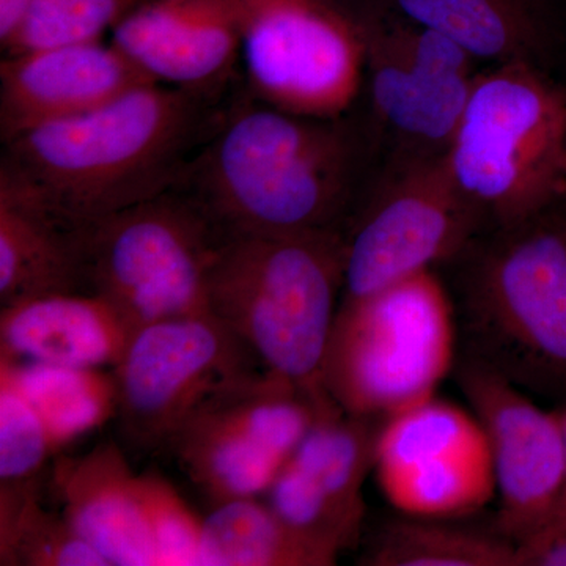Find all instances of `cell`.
Masks as SVG:
<instances>
[{
  "label": "cell",
  "instance_id": "obj_1",
  "mask_svg": "<svg viewBox=\"0 0 566 566\" xmlns=\"http://www.w3.org/2000/svg\"><path fill=\"white\" fill-rule=\"evenodd\" d=\"M214 93L139 85L7 142L2 164L80 222L178 188L221 117Z\"/></svg>",
  "mask_w": 566,
  "mask_h": 566
},
{
  "label": "cell",
  "instance_id": "obj_2",
  "mask_svg": "<svg viewBox=\"0 0 566 566\" xmlns=\"http://www.w3.org/2000/svg\"><path fill=\"white\" fill-rule=\"evenodd\" d=\"M357 161L344 117L290 114L249 95L222 109L178 188L222 237L340 230Z\"/></svg>",
  "mask_w": 566,
  "mask_h": 566
},
{
  "label": "cell",
  "instance_id": "obj_3",
  "mask_svg": "<svg viewBox=\"0 0 566 566\" xmlns=\"http://www.w3.org/2000/svg\"><path fill=\"white\" fill-rule=\"evenodd\" d=\"M342 230L222 237L208 308L264 370L323 397V364L345 289Z\"/></svg>",
  "mask_w": 566,
  "mask_h": 566
},
{
  "label": "cell",
  "instance_id": "obj_4",
  "mask_svg": "<svg viewBox=\"0 0 566 566\" xmlns=\"http://www.w3.org/2000/svg\"><path fill=\"white\" fill-rule=\"evenodd\" d=\"M453 301L465 356L528 392L566 394V223L546 211L499 229L471 253Z\"/></svg>",
  "mask_w": 566,
  "mask_h": 566
},
{
  "label": "cell",
  "instance_id": "obj_5",
  "mask_svg": "<svg viewBox=\"0 0 566 566\" xmlns=\"http://www.w3.org/2000/svg\"><path fill=\"white\" fill-rule=\"evenodd\" d=\"M444 158L499 229L549 211L566 193V91L535 63L476 74Z\"/></svg>",
  "mask_w": 566,
  "mask_h": 566
},
{
  "label": "cell",
  "instance_id": "obj_6",
  "mask_svg": "<svg viewBox=\"0 0 566 566\" xmlns=\"http://www.w3.org/2000/svg\"><path fill=\"white\" fill-rule=\"evenodd\" d=\"M455 301L434 270L342 297L323 387L354 416L387 417L434 397L455 370Z\"/></svg>",
  "mask_w": 566,
  "mask_h": 566
},
{
  "label": "cell",
  "instance_id": "obj_7",
  "mask_svg": "<svg viewBox=\"0 0 566 566\" xmlns=\"http://www.w3.org/2000/svg\"><path fill=\"white\" fill-rule=\"evenodd\" d=\"M222 233L185 189L84 222L88 293L136 327L210 314L208 277Z\"/></svg>",
  "mask_w": 566,
  "mask_h": 566
},
{
  "label": "cell",
  "instance_id": "obj_8",
  "mask_svg": "<svg viewBox=\"0 0 566 566\" xmlns=\"http://www.w3.org/2000/svg\"><path fill=\"white\" fill-rule=\"evenodd\" d=\"M249 95L312 118H342L359 96L367 44L354 0H237Z\"/></svg>",
  "mask_w": 566,
  "mask_h": 566
},
{
  "label": "cell",
  "instance_id": "obj_9",
  "mask_svg": "<svg viewBox=\"0 0 566 566\" xmlns=\"http://www.w3.org/2000/svg\"><path fill=\"white\" fill-rule=\"evenodd\" d=\"M331 400L262 370L205 401L167 449L211 506L260 497Z\"/></svg>",
  "mask_w": 566,
  "mask_h": 566
},
{
  "label": "cell",
  "instance_id": "obj_10",
  "mask_svg": "<svg viewBox=\"0 0 566 566\" xmlns=\"http://www.w3.org/2000/svg\"><path fill=\"white\" fill-rule=\"evenodd\" d=\"M262 370L252 349L211 314L137 327L112 368L123 434L142 450L164 449L205 401Z\"/></svg>",
  "mask_w": 566,
  "mask_h": 566
},
{
  "label": "cell",
  "instance_id": "obj_11",
  "mask_svg": "<svg viewBox=\"0 0 566 566\" xmlns=\"http://www.w3.org/2000/svg\"><path fill=\"white\" fill-rule=\"evenodd\" d=\"M374 474L387 502L405 516L474 515L495 497L482 423L474 412L436 395L385 419Z\"/></svg>",
  "mask_w": 566,
  "mask_h": 566
},
{
  "label": "cell",
  "instance_id": "obj_12",
  "mask_svg": "<svg viewBox=\"0 0 566 566\" xmlns=\"http://www.w3.org/2000/svg\"><path fill=\"white\" fill-rule=\"evenodd\" d=\"M485 221L444 153L398 178L346 237L345 289L357 297L463 255Z\"/></svg>",
  "mask_w": 566,
  "mask_h": 566
},
{
  "label": "cell",
  "instance_id": "obj_13",
  "mask_svg": "<svg viewBox=\"0 0 566 566\" xmlns=\"http://www.w3.org/2000/svg\"><path fill=\"white\" fill-rule=\"evenodd\" d=\"M455 371L493 457L499 534L524 545L549 526L564 491L558 412L539 408L523 389L474 357L463 354Z\"/></svg>",
  "mask_w": 566,
  "mask_h": 566
},
{
  "label": "cell",
  "instance_id": "obj_14",
  "mask_svg": "<svg viewBox=\"0 0 566 566\" xmlns=\"http://www.w3.org/2000/svg\"><path fill=\"white\" fill-rule=\"evenodd\" d=\"M356 6L367 44L365 80L376 114L397 132L446 150L479 74L475 59L387 2Z\"/></svg>",
  "mask_w": 566,
  "mask_h": 566
},
{
  "label": "cell",
  "instance_id": "obj_15",
  "mask_svg": "<svg viewBox=\"0 0 566 566\" xmlns=\"http://www.w3.org/2000/svg\"><path fill=\"white\" fill-rule=\"evenodd\" d=\"M382 422L348 415L327 401L264 494L268 504L290 526L338 556L359 545L367 512L364 485L374 472Z\"/></svg>",
  "mask_w": 566,
  "mask_h": 566
},
{
  "label": "cell",
  "instance_id": "obj_16",
  "mask_svg": "<svg viewBox=\"0 0 566 566\" xmlns=\"http://www.w3.org/2000/svg\"><path fill=\"white\" fill-rule=\"evenodd\" d=\"M150 82L112 41L6 54L0 63L2 142L98 109Z\"/></svg>",
  "mask_w": 566,
  "mask_h": 566
},
{
  "label": "cell",
  "instance_id": "obj_17",
  "mask_svg": "<svg viewBox=\"0 0 566 566\" xmlns=\"http://www.w3.org/2000/svg\"><path fill=\"white\" fill-rule=\"evenodd\" d=\"M112 43L153 82L214 93L241 52L237 0H153L114 29Z\"/></svg>",
  "mask_w": 566,
  "mask_h": 566
},
{
  "label": "cell",
  "instance_id": "obj_18",
  "mask_svg": "<svg viewBox=\"0 0 566 566\" xmlns=\"http://www.w3.org/2000/svg\"><path fill=\"white\" fill-rule=\"evenodd\" d=\"M88 293L84 222L0 164V305Z\"/></svg>",
  "mask_w": 566,
  "mask_h": 566
},
{
  "label": "cell",
  "instance_id": "obj_19",
  "mask_svg": "<svg viewBox=\"0 0 566 566\" xmlns=\"http://www.w3.org/2000/svg\"><path fill=\"white\" fill-rule=\"evenodd\" d=\"M52 486L62 515L109 566H159L140 501L139 475L115 442L61 458Z\"/></svg>",
  "mask_w": 566,
  "mask_h": 566
},
{
  "label": "cell",
  "instance_id": "obj_20",
  "mask_svg": "<svg viewBox=\"0 0 566 566\" xmlns=\"http://www.w3.org/2000/svg\"><path fill=\"white\" fill-rule=\"evenodd\" d=\"M136 329L96 293L33 297L0 311V356L112 370L120 364Z\"/></svg>",
  "mask_w": 566,
  "mask_h": 566
},
{
  "label": "cell",
  "instance_id": "obj_21",
  "mask_svg": "<svg viewBox=\"0 0 566 566\" xmlns=\"http://www.w3.org/2000/svg\"><path fill=\"white\" fill-rule=\"evenodd\" d=\"M408 20L464 48L475 61L528 62L553 40V0H387Z\"/></svg>",
  "mask_w": 566,
  "mask_h": 566
},
{
  "label": "cell",
  "instance_id": "obj_22",
  "mask_svg": "<svg viewBox=\"0 0 566 566\" xmlns=\"http://www.w3.org/2000/svg\"><path fill=\"white\" fill-rule=\"evenodd\" d=\"M337 558L259 497L212 505L203 517V566H333Z\"/></svg>",
  "mask_w": 566,
  "mask_h": 566
},
{
  "label": "cell",
  "instance_id": "obj_23",
  "mask_svg": "<svg viewBox=\"0 0 566 566\" xmlns=\"http://www.w3.org/2000/svg\"><path fill=\"white\" fill-rule=\"evenodd\" d=\"M0 371L35 409L57 452L117 416V382L112 370L0 356Z\"/></svg>",
  "mask_w": 566,
  "mask_h": 566
},
{
  "label": "cell",
  "instance_id": "obj_24",
  "mask_svg": "<svg viewBox=\"0 0 566 566\" xmlns=\"http://www.w3.org/2000/svg\"><path fill=\"white\" fill-rule=\"evenodd\" d=\"M364 560L374 566H517L516 545L504 536L415 516L387 523Z\"/></svg>",
  "mask_w": 566,
  "mask_h": 566
},
{
  "label": "cell",
  "instance_id": "obj_25",
  "mask_svg": "<svg viewBox=\"0 0 566 566\" xmlns=\"http://www.w3.org/2000/svg\"><path fill=\"white\" fill-rule=\"evenodd\" d=\"M55 453L35 409L0 371V521L40 497L41 475Z\"/></svg>",
  "mask_w": 566,
  "mask_h": 566
},
{
  "label": "cell",
  "instance_id": "obj_26",
  "mask_svg": "<svg viewBox=\"0 0 566 566\" xmlns=\"http://www.w3.org/2000/svg\"><path fill=\"white\" fill-rule=\"evenodd\" d=\"M0 565L109 566L65 516L44 510L40 497L0 521Z\"/></svg>",
  "mask_w": 566,
  "mask_h": 566
},
{
  "label": "cell",
  "instance_id": "obj_27",
  "mask_svg": "<svg viewBox=\"0 0 566 566\" xmlns=\"http://www.w3.org/2000/svg\"><path fill=\"white\" fill-rule=\"evenodd\" d=\"M140 0H33L3 55L102 40Z\"/></svg>",
  "mask_w": 566,
  "mask_h": 566
},
{
  "label": "cell",
  "instance_id": "obj_28",
  "mask_svg": "<svg viewBox=\"0 0 566 566\" xmlns=\"http://www.w3.org/2000/svg\"><path fill=\"white\" fill-rule=\"evenodd\" d=\"M139 490L159 566H202V517L189 509L163 476L139 475Z\"/></svg>",
  "mask_w": 566,
  "mask_h": 566
},
{
  "label": "cell",
  "instance_id": "obj_29",
  "mask_svg": "<svg viewBox=\"0 0 566 566\" xmlns=\"http://www.w3.org/2000/svg\"><path fill=\"white\" fill-rule=\"evenodd\" d=\"M517 566H566V531L516 546Z\"/></svg>",
  "mask_w": 566,
  "mask_h": 566
},
{
  "label": "cell",
  "instance_id": "obj_30",
  "mask_svg": "<svg viewBox=\"0 0 566 566\" xmlns=\"http://www.w3.org/2000/svg\"><path fill=\"white\" fill-rule=\"evenodd\" d=\"M33 0H0V44L2 48L18 32Z\"/></svg>",
  "mask_w": 566,
  "mask_h": 566
},
{
  "label": "cell",
  "instance_id": "obj_31",
  "mask_svg": "<svg viewBox=\"0 0 566 566\" xmlns=\"http://www.w3.org/2000/svg\"><path fill=\"white\" fill-rule=\"evenodd\" d=\"M558 412V419H560L562 427V436H564V449H565V483L564 491H562L560 502H558L556 515H554L553 521H551L549 526L545 528L538 536L532 538L542 539L547 538V536H553L557 534H562V532L566 531V406L564 409H560ZM528 543V542H527ZM521 546V545H520Z\"/></svg>",
  "mask_w": 566,
  "mask_h": 566
}]
</instances>
